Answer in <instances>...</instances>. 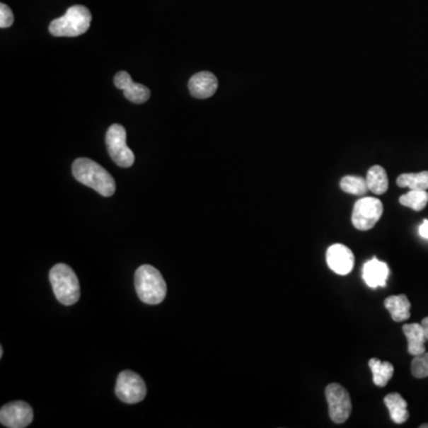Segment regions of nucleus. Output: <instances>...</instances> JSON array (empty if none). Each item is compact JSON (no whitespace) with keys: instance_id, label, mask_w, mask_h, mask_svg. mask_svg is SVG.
<instances>
[{"instance_id":"nucleus-1","label":"nucleus","mask_w":428,"mask_h":428,"mask_svg":"<svg viewBox=\"0 0 428 428\" xmlns=\"http://www.w3.org/2000/svg\"><path fill=\"white\" fill-rule=\"evenodd\" d=\"M71 170L79 183L91 187L103 197H112L116 192V181L111 174L90 158L75 160Z\"/></svg>"},{"instance_id":"nucleus-2","label":"nucleus","mask_w":428,"mask_h":428,"mask_svg":"<svg viewBox=\"0 0 428 428\" xmlns=\"http://www.w3.org/2000/svg\"><path fill=\"white\" fill-rule=\"evenodd\" d=\"M134 287L138 298L148 305H158L167 295V284L156 268L144 265L134 274Z\"/></svg>"},{"instance_id":"nucleus-3","label":"nucleus","mask_w":428,"mask_h":428,"mask_svg":"<svg viewBox=\"0 0 428 428\" xmlns=\"http://www.w3.org/2000/svg\"><path fill=\"white\" fill-rule=\"evenodd\" d=\"M92 13L83 5H74L60 18L50 23L49 31L55 37H78L88 31Z\"/></svg>"},{"instance_id":"nucleus-4","label":"nucleus","mask_w":428,"mask_h":428,"mask_svg":"<svg viewBox=\"0 0 428 428\" xmlns=\"http://www.w3.org/2000/svg\"><path fill=\"white\" fill-rule=\"evenodd\" d=\"M49 279L56 299L62 305L71 306L78 302L80 299V283L78 276L69 265L59 263L52 267Z\"/></svg>"},{"instance_id":"nucleus-5","label":"nucleus","mask_w":428,"mask_h":428,"mask_svg":"<svg viewBox=\"0 0 428 428\" xmlns=\"http://www.w3.org/2000/svg\"><path fill=\"white\" fill-rule=\"evenodd\" d=\"M106 146L112 161L122 168L134 163V155L127 144V130L120 124H113L106 132Z\"/></svg>"},{"instance_id":"nucleus-6","label":"nucleus","mask_w":428,"mask_h":428,"mask_svg":"<svg viewBox=\"0 0 428 428\" xmlns=\"http://www.w3.org/2000/svg\"><path fill=\"white\" fill-rule=\"evenodd\" d=\"M383 213L382 202L377 197H362L354 204L352 224L359 231L371 230Z\"/></svg>"},{"instance_id":"nucleus-7","label":"nucleus","mask_w":428,"mask_h":428,"mask_svg":"<svg viewBox=\"0 0 428 428\" xmlns=\"http://www.w3.org/2000/svg\"><path fill=\"white\" fill-rule=\"evenodd\" d=\"M328 413L335 424H344L350 417L352 405L349 391L338 383L328 384L325 391Z\"/></svg>"},{"instance_id":"nucleus-8","label":"nucleus","mask_w":428,"mask_h":428,"mask_svg":"<svg viewBox=\"0 0 428 428\" xmlns=\"http://www.w3.org/2000/svg\"><path fill=\"white\" fill-rule=\"evenodd\" d=\"M116 395L120 401L129 405L141 403L146 398V383L138 374L125 370L117 378Z\"/></svg>"},{"instance_id":"nucleus-9","label":"nucleus","mask_w":428,"mask_h":428,"mask_svg":"<svg viewBox=\"0 0 428 428\" xmlns=\"http://www.w3.org/2000/svg\"><path fill=\"white\" fill-rule=\"evenodd\" d=\"M34 420V410L24 401L8 403L0 410V422L5 427H28Z\"/></svg>"},{"instance_id":"nucleus-10","label":"nucleus","mask_w":428,"mask_h":428,"mask_svg":"<svg viewBox=\"0 0 428 428\" xmlns=\"http://www.w3.org/2000/svg\"><path fill=\"white\" fill-rule=\"evenodd\" d=\"M115 86L124 92V97L134 104H144L149 100L150 90L146 86L132 81L127 71H118L115 76Z\"/></svg>"},{"instance_id":"nucleus-11","label":"nucleus","mask_w":428,"mask_h":428,"mask_svg":"<svg viewBox=\"0 0 428 428\" xmlns=\"http://www.w3.org/2000/svg\"><path fill=\"white\" fill-rule=\"evenodd\" d=\"M326 261L330 268L338 275H347L354 269V256L347 246L333 244L326 253Z\"/></svg>"},{"instance_id":"nucleus-12","label":"nucleus","mask_w":428,"mask_h":428,"mask_svg":"<svg viewBox=\"0 0 428 428\" xmlns=\"http://www.w3.org/2000/svg\"><path fill=\"white\" fill-rule=\"evenodd\" d=\"M188 88L192 97L209 99L218 90V79L211 71H200L190 78Z\"/></svg>"},{"instance_id":"nucleus-13","label":"nucleus","mask_w":428,"mask_h":428,"mask_svg":"<svg viewBox=\"0 0 428 428\" xmlns=\"http://www.w3.org/2000/svg\"><path fill=\"white\" fill-rule=\"evenodd\" d=\"M389 268L377 258L366 262L363 268V279L370 288L384 287L387 284Z\"/></svg>"},{"instance_id":"nucleus-14","label":"nucleus","mask_w":428,"mask_h":428,"mask_svg":"<svg viewBox=\"0 0 428 428\" xmlns=\"http://www.w3.org/2000/svg\"><path fill=\"white\" fill-rule=\"evenodd\" d=\"M403 333L406 335L408 342V352L412 356H419L426 352L424 344L427 342V337L424 333V328L421 324H407L403 328Z\"/></svg>"},{"instance_id":"nucleus-15","label":"nucleus","mask_w":428,"mask_h":428,"mask_svg":"<svg viewBox=\"0 0 428 428\" xmlns=\"http://www.w3.org/2000/svg\"><path fill=\"white\" fill-rule=\"evenodd\" d=\"M384 306L391 313V319L396 323L407 320L410 318V302L406 295H393L386 299Z\"/></svg>"},{"instance_id":"nucleus-16","label":"nucleus","mask_w":428,"mask_h":428,"mask_svg":"<svg viewBox=\"0 0 428 428\" xmlns=\"http://www.w3.org/2000/svg\"><path fill=\"white\" fill-rule=\"evenodd\" d=\"M384 403L389 410L391 420L394 421L395 424H405L408 420L410 413L407 410L406 400L401 395L398 393L388 394L384 398Z\"/></svg>"},{"instance_id":"nucleus-17","label":"nucleus","mask_w":428,"mask_h":428,"mask_svg":"<svg viewBox=\"0 0 428 428\" xmlns=\"http://www.w3.org/2000/svg\"><path fill=\"white\" fill-rule=\"evenodd\" d=\"M366 183H368L369 190H371L374 194L381 195V194L386 193L389 188L387 171L384 170V168L381 166H374L368 170Z\"/></svg>"},{"instance_id":"nucleus-18","label":"nucleus","mask_w":428,"mask_h":428,"mask_svg":"<svg viewBox=\"0 0 428 428\" xmlns=\"http://www.w3.org/2000/svg\"><path fill=\"white\" fill-rule=\"evenodd\" d=\"M369 366L373 371L374 383L376 384L377 387H386L394 375V366L389 362L371 358L369 361Z\"/></svg>"},{"instance_id":"nucleus-19","label":"nucleus","mask_w":428,"mask_h":428,"mask_svg":"<svg viewBox=\"0 0 428 428\" xmlns=\"http://www.w3.org/2000/svg\"><path fill=\"white\" fill-rule=\"evenodd\" d=\"M398 187L410 188V190H428V171L403 174L398 178Z\"/></svg>"},{"instance_id":"nucleus-20","label":"nucleus","mask_w":428,"mask_h":428,"mask_svg":"<svg viewBox=\"0 0 428 428\" xmlns=\"http://www.w3.org/2000/svg\"><path fill=\"white\" fill-rule=\"evenodd\" d=\"M400 204L414 211H422L428 204L427 190H410L400 197Z\"/></svg>"},{"instance_id":"nucleus-21","label":"nucleus","mask_w":428,"mask_h":428,"mask_svg":"<svg viewBox=\"0 0 428 428\" xmlns=\"http://www.w3.org/2000/svg\"><path fill=\"white\" fill-rule=\"evenodd\" d=\"M340 188L345 193L352 194V195H364L368 192V183L366 179H363L361 176H344L340 181Z\"/></svg>"},{"instance_id":"nucleus-22","label":"nucleus","mask_w":428,"mask_h":428,"mask_svg":"<svg viewBox=\"0 0 428 428\" xmlns=\"http://www.w3.org/2000/svg\"><path fill=\"white\" fill-rule=\"evenodd\" d=\"M412 374L415 378L428 377V352L414 357L412 362Z\"/></svg>"},{"instance_id":"nucleus-23","label":"nucleus","mask_w":428,"mask_h":428,"mask_svg":"<svg viewBox=\"0 0 428 428\" xmlns=\"http://www.w3.org/2000/svg\"><path fill=\"white\" fill-rule=\"evenodd\" d=\"M13 22H15V17H13L11 8L4 3H1L0 4V28L1 29L10 28Z\"/></svg>"},{"instance_id":"nucleus-24","label":"nucleus","mask_w":428,"mask_h":428,"mask_svg":"<svg viewBox=\"0 0 428 428\" xmlns=\"http://www.w3.org/2000/svg\"><path fill=\"white\" fill-rule=\"evenodd\" d=\"M419 233L421 237L428 239V220H424V223L421 224V226L419 227Z\"/></svg>"},{"instance_id":"nucleus-25","label":"nucleus","mask_w":428,"mask_h":428,"mask_svg":"<svg viewBox=\"0 0 428 428\" xmlns=\"http://www.w3.org/2000/svg\"><path fill=\"white\" fill-rule=\"evenodd\" d=\"M421 325H422V328H424V333H426V337H427L428 340V317L422 319V321H421Z\"/></svg>"},{"instance_id":"nucleus-26","label":"nucleus","mask_w":428,"mask_h":428,"mask_svg":"<svg viewBox=\"0 0 428 428\" xmlns=\"http://www.w3.org/2000/svg\"><path fill=\"white\" fill-rule=\"evenodd\" d=\"M3 354H4V349L1 347V349H0V357H3Z\"/></svg>"},{"instance_id":"nucleus-27","label":"nucleus","mask_w":428,"mask_h":428,"mask_svg":"<svg viewBox=\"0 0 428 428\" xmlns=\"http://www.w3.org/2000/svg\"><path fill=\"white\" fill-rule=\"evenodd\" d=\"M420 428H428V424H421Z\"/></svg>"}]
</instances>
